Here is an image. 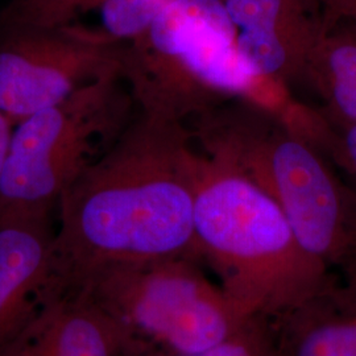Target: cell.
Returning <instances> with one entry per match:
<instances>
[{"label":"cell","mask_w":356,"mask_h":356,"mask_svg":"<svg viewBox=\"0 0 356 356\" xmlns=\"http://www.w3.org/2000/svg\"><path fill=\"white\" fill-rule=\"evenodd\" d=\"M194 156L186 124L136 108L60 200L41 304L72 294L103 268L181 256L201 260L194 236Z\"/></svg>","instance_id":"obj_1"},{"label":"cell","mask_w":356,"mask_h":356,"mask_svg":"<svg viewBox=\"0 0 356 356\" xmlns=\"http://www.w3.org/2000/svg\"><path fill=\"white\" fill-rule=\"evenodd\" d=\"M193 185L197 251L244 316L277 319L335 275L306 252L266 191L197 145Z\"/></svg>","instance_id":"obj_2"},{"label":"cell","mask_w":356,"mask_h":356,"mask_svg":"<svg viewBox=\"0 0 356 356\" xmlns=\"http://www.w3.org/2000/svg\"><path fill=\"white\" fill-rule=\"evenodd\" d=\"M188 127L200 151L267 193L307 254L331 272L343 270L356 247V194L316 144L247 98L225 103Z\"/></svg>","instance_id":"obj_3"},{"label":"cell","mask_w":356,"mask_h":356,"mask_svg":"<svg viewBox=\"0 0 356 356\" xmlns=\"http://www.w3.org/2000/svg\"><path fill=\"white\" fill-rule=\"evenodd\" d=\"M223 0H181L122 44L120 72L136 108L168 122L194 119L236 98L264 103L272 82L238 51Z\"/></svg>","instance_id":"obj_4"},{"label":"cell","mask_w":356,"mask_h":356,"mask_svg":"<svg viewBox=\"0 0 356 356\" xmlns=\"http://www.w3.org/2000/svg\"><path fill=\"white\" fill-rule=\"evenodd\" d=\"M135 113L122 72H115L15 124L0 182V222L51 220L65 191Z\"/></svg>","instance_id":"obj_5"},{"label":"cell","mask_w":356,"mask_h":356,"mask_svg":"<svg viewBox=\"0 0 356 356\" xmlns=\"http://www.w3.org/2000/svg\"><path fill=\"white\" fill-rule=\"evenodd\" d=\"M204 266L200 259L181 256L103 268L72 294L103 309L144 355H193L220 343L251 318Z\"/></svg>","instance_id":"obj_6"},{"label":"cell","mask_w":356,"mask_h":356,"mask_svg":"<svg viewBox=\"0 0 356 356\" xmlns=\"http://www.w3.org/2000/svg\"><path fill=\"white\" fill-rule=\"evenodd\" d=\"M122 44L65 29H0V111L13 126L120 72Z\"/></svg>","instance_id":"obj_7"},{"label":"cell","mask_w":356,"mask_h":356,"mask_svg":"<svg viewBox=\"0 0 356 356\" xmlns=\"http://www.w3.org/2000/svg\"><path fill=\"white\" fill-rule=\"evenodd\" d=\"M223 1L238 31V51L254 76L285 89L306 82L327 35L319 0Z\"/></svg>","instance_id":"obj_8"},{"label":"cell","mask_w":356,"mask_h":356,"mask_svg":"<svg viewBox=\"0 0 356 356\" xmlns=\"http://www.w3.org/2000/svg\"><path fill=\"white\" fill-rule=\"evenodd\" d=\"M138 343L82 294L41 304L38 316L3 356H143Z\"/></svg>","instance_id":"obj_9"},{"label":"cell","mask_w":356,"mask_h":356,"mask_svg":"<svg viewBox=\"0 0 356 356\" xmlns=\"http://www.w3.org/2000/svg\"><path fill=\"white\" fill-rule=\"evenodd\" d=\"M53 235L51 220L0 222V356L38 316Z\"/></svg>","instance_id":"obj_10"},{"label":"cell","mask_w":356,"mask_h":356,"mask_svg":"<svg viewBox=\"0 0 356 356\" xmlns=\"http://www.w3.org/2000/svg\"><path fill=\"white\" fill-rule=\"evenodd\" d=\"M272 322L281 356H356V273H335Z\"/></svg>","instance_id":"obj_11"},{"label":"cell","mask_w":356,"mask_h":356,"mask_svg":"<svg viewBox=\"0 0 356 356\" xmlns=\"http://www.w3.org/2000/svg\"><path fill=\"white\" fill-rule=\"evenodd\" d=\"M306 83L323 101V116L332 127L356 122V32L338 28L314 51Z\"/></svg>","instance_id":"obj_12"},{"label":"cell","mask_w":356,"mask_h":356,"mask_svg":"<svg viewBox=\"0 0 356 356\" xmlns=\"http://www.w3.org/2000/svg\"><path fill=\"white\" fill-rule=\"evenodd\" d=\"M178 1L181 0H99L91 11L97 13V26L79 35L113 44H126L140 36L161 13Z\"/></svg>","instance_id":"obj_13"},{"label":"cell","mask_w":356,"mask_h":356,"mask_svg":"<svg viewBox=\"0 0 356 356\" xmlns=\"http://www.w3.org/2000/svg\"><path fill=\"white\" fill-rule=\"evenodd\" d=\"M143 356H170L145 354ZM184 356H281L272 319L251 317L229 338L198 354Z\"/></svg>","instance_id":"obj_14"},{"label":"cell","mask_w":356,"mask_h":356,"mask_svg":"<svg viewBox=\"0 0 356 356\" xmlns=\"http://www.w3.org/2000/svg\"><path fill=\"white\" fill-rule=\"evenodd\" d=\"M325 154L351 179L350 188L356 194V122L334 127Z\"/></svg>","instance_id":"obj_15"},{"label":"cell","mask_w":356,"mask_h":356,"mask_svg":"<svg viewBox=\"0 0 356 356\" xmlns=\"http://www.w3.org/2000/svg\"><path fill=\"white\" fill-rule=\"evenodd\" d=\"M323 11L326 33L356 22V0H319Z\"/></svg>","instance_id":"obj_16"},{"label":"cell","mask_w":356,"mask_h":356,"mask_svg":"<svg viewBox=\"0 0 356 356\" xmlns=\"http://www.w3.org/2000/svg\"><path fill=\"white\" fill-rule=\"evenodd\" d=\"M13 124L11 120L0 111V182L3 177L10 143L13 138Z\"/></svg>","instance_id":"obj_17"},{"label":"cell","mask_w":356,"mask_h":356,"mask_svg":"<svg viewBox=\"0 0 356 356\" xmlns=\"http://www.w3.org/2000/svg\"><path fill=\"white\" fill-rule=\"evenodd\" d=\"M341 273H356V247L350 263L347 264V267L344 268Z\"/></svg>","instance_id":"obj_18"},{"label":"cell","mask_w":356,"mask_h":356,"mask_svg":"<svg viewBox=\"0 0 356 356\" xmlns=\"http://www.w3.org/2000/svg\"><path fill=\"white\" fill-rule=\"evenodd\" d=\"M344 28H350V29H353V31H354V32H356V22H355V23H354V24H353V26H344Z\"/></svg>","instance_id":"obj_19"}]
</instances>
